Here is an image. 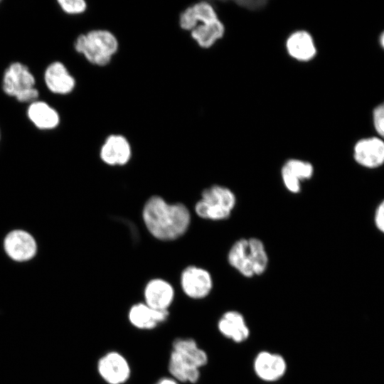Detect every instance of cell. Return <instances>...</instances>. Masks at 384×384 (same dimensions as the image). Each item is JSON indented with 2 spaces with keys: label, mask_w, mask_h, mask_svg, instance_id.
<instances>
[{
  "label": "cell",
  "mask_w": 384,
  "mask_h": 384,
  "mask_svg": "<svg viewBox=\"0 0 384 384\" xmlns=\"http://www.w3.org/2000/svg\"><path fill=\"white\" fill-rule=\"evenodd\" d=\"M155 384H181L171 377H164L159 379Z\"/></svg>",
  "instance_id": "obj_28"
},
{
  "label": "cell",
  "mask_w": 384,
  "mask_h": 384,
  "mask_svg": "<svg viewBox=\"0 0 384 384\" xmlns=\"http://www.w3.org/2000/svg\"><path fill=\"white\" fill-rule=\"evenodd\" d=\"M142 218L149 233L164 241L181 237L191 223V214L185 205L169 203L159 196H153L146 201Z\"/></svg>",
  "instance_id": "obj_1"
},
{
  "label": "cell",
  "mask_w": 384,
  "mask_h": 384,
  "mask_svg": "<svg viewBox=\"0 0 384 384\" xmlns=\"http://www.w3.org/2000/svg\"><path fill=\"white\" fill-rule=\"evenodd\" d=\"M60 9L70 15L80 14L87 9V3L84 0H58Z\"/></svg>",
  "instance_id": "obj_23"
},
{
  "label": "cell",
  "mask_w": 384,
  "mask_h": 384,
  "mask_svg": "<svg viewBox=\"0 0 384 384\" xmlns=\"http://www.w3.org/2000/svg\"><path fill=\"white\" fill-rule=\"evenodd\" d=\"M373 120L376 132L384 138V102L374 109Z\"/></svg>",
  "instance_id": "obj_25"
},
{
  "label": "cell",
  "mask_w": 384,
  "mask_h": 384,
  "mask_svg": "<svg viewBox=\"0 0 384 384\" xmlns=\"http://www.w3.org/2000/svg\"><path fill=\"white\" fill-rule=\"evenodd\" d=\"M74 48L89 63L102 67L111 62L118 50L119 43L112 32L95 29L79 35L74 43Z\"/></svg>",
  "instance_id": "obj_2"
},
{
  "label": "cell",
  "mask_w": 384,
  "mask_h": 384,
  "mask_svg": "<svg viewBox=\"0 0 384 384\" xmlns=\"http://www.w3.org/2000/svg\"><path fill=\"white\" fill-rule=\"evenodd\" d=\"M355 160L368 168H376L384 163V142L378 137L359 140L354 146Z\"/></svg>",
  "instance_id": "obj_13"
},
{
  "label": "cell",
  "mask_w": 384,
  "mask_h": 384,
  "mask_svg": "<svg viewBox=\"0 0 384 384\" xmlns=\"http://www.w3.org/2000/svg\"><path fill=\"white\" fill-rule=\"evenodd\" d=\"M27 115L29 120L39 129L50 130L57 127L60 123L58 112L48 104L35 101L30 104Z\"/></svg>",
  "instance_id": "obj_18"
},
{
  "label": "cell",
  "mask_w": 384,
  "mask_h": 384,
  "mask_svg": "<svg viewBox=\"0 0 384 384\" xmlns=\"http://www.w3.org/2000/svg\"><path fill=\"white\" fill-rule=\"evenodd\" d=\"M225 28L218 19L198 25L191 31L193 39L203 48L211 47L224 34Z\"/></svg>",
  "instance_id": "obj_21"
},
{
  "label": "cell",
  "mask_w": 384,
  "mask_h": 384,
  "mask_svg": "<svg viewBox=\"0 0 384 384\" xmlns=\"http://www.w3.org/2000/svg\"><path fill=\"white\" fill-rule=\"evenodd\" d=\"M286 45L289 54L298 60H309L316 54L313 38L306 31H300L292 34Z\"/></svg>",
  "instance_id": "obj_19"
},
{
  "label": "cell",
  "mask_w": 384,
  "mask_h": 384,
  "mask_svg": "<svg viewBox=\"0 0 384 384\" xmlns=\"http://www.w3.org/2000/svg\"><path fill=\"white\" fill-rule=\"evenodd\" d=\"M174 297L173 286L164 279H152L144 289V302L154 309L169 311Z\"/></svg>",
  "instance_id": "obj_11"
},
{
  "label": "cell",
  "mask_w": 384,
  "mask_h": 384,
  "mask_svg": "<svg viewBox=\"0 0 384 384\" xmlns=\"http://www.w3.org/2000/svg\"><path fill=\"white\" fill-rule=\"evenodd\" d=\"M313 174V166L306 161L290 159L282 169V176L287 188L293 193L300 190V182Z\"/></svg>",
  "instance_id": "obj_16"
},
{
  "label": "cell",
  "mask_w": 384,
  "mask_h": 384,
  "mask_svg": "<svg viewBox=\"0 0 384 384\" xmlns=\"http://www.w3.org/2000/svg\"><path fill=\"white\" fill-rule=\"evenodd\" d=\"M97 370L107 384H125L132 373L127 359L115 351H108L99 358Z\"/></svg>",
  "instance_id": "obj_6"
},
{
  "label": "cell",
  "mask_w": 384,
  "mask_h": 384,
  "mask_svg": "<svg viewBox=\"0 0 384 384\" xmlns=\"http://www.w3.org/2000/svg\"><path fill=\"white\" fill-rule=\"evenodd\" d=\"M170 377L180 383H197L201 377V370L191 366L178 353L171 351L168 362Z\"/></svg>",
  "instance_id": "obj_20"
},
{
  "label": "cell",
  "mask_w": 384,
  "mask_h": 384,
  "mask_svg": "<svg viewBox=\"0 0 384 384\" xmlns=\"http://www.w3.org/2000/svg\"><path fill=\"white\" fill-rule=\"evenodd\" d=\"M287 364L279 353L262 351L253 361V370L258 378L265 382H276L286 373Z\"/></svg>",
  "instance_id": "obj_8"
},
{
  "label": "cell",
  "mask_w": 384,
  "mask_h": 384,
  "mask_svg": "<svg viewBox=\"0 0 384 384\" xmlns=\"http://www.w3.org/2000/svg\"><path fill=\"white\" fill-rule=\"evenodd\" d=\"M217 327L222 336L238 343L247 341L250 334L244 316L237 311L225 312L218 321Z\"/></svg>",
  "instance_id": "obj_15"
},
{
  "label": "cell",
  "mask_w": 384,
  "mask_h": 384,
  "mask_svg": "<svg viewBox=\"0 0 384 384\" xmlns=\"http://www.w3.org/2000/svg\"><path fill=\"white\" fill-rule=\"evenodd\" d=\"M375 224L384 233V201L378 206L375 213Z\"/></svg>",
  "instance_id": "obj_26"
},
{
  "label": "cell",
  "mask_w": 384,
  "mask_h": 384,
  "mask_svg": "<svg viewBox=\"0 0 384 384\" xmlns=\"http://www.w3.org/2000/svg\"><path fill=\"white\" fill-rule=\"evenodd\" d=\"M172 351L178 353L191 366L201 370L207 365V353L199 347L197 342L191 338H177L172 343Z\"/></svg>",
  "instance_id": "obj_17"
},
{
  "label": "cell",
  "mask_w": 384,
  "mask_h": 384,
  "mask_svg": "<svg viewBox=\"0 0 384 384\" xmlns=\"http://www.w3.org/2000/svg\"><path fill=\"white\" fill-rule=\"evenodd\" d=\"M191 7L198 25L210 23L218 19L213 6L207 2H198Z\"/></svg>",
  "instance_id": "obj_22"
},
{
  "label": "cell",
  "mask_w": 384,
  "mask_h": 384,
  "mask_svg": "<svg viewBox=\"0 0 384 384\" xmlns=\"http://www.w3.org/2000/svg\"><path fill=\"white\" fill-rule=\"evenodd\" d=\"M35 85V78L28 67L19 62L10 64L3 75V91L20 102L37 101L39 92Z\"/></svg>",
  "instance_id": "obj_4"
},
{
  "label": "cell",
  "mask_w": 384,
  "mask_h": 384,
  "mask_svg": "<svg viewBox=\"0 0 384 384\" xmlns=\"http://www.w3.org/2000/svg\"><path fill=\"white\" fill-rule=\"evenodd\" d=\"M267 255L262 242L256 238L241 239L230 250V264L245 277H250L264 272Z\"/></svg>",
  "instance_id": "obj_3"
},
{
  "label": "cell",
  "mask_w": 384,
  "mask_h": 384,
  "mask_svg": "<svg viewBox=\"0 0 384 384\" xmlns=\"http://www.w3.org/2000/svg\"><path fill=\"white\" fill-rule=\"evenodd\" d=\"M235 203V198L230 190L215 185L203 191L201 200L195 206V211L204 219L223 220L230 215Z\"/></svg>",
  "instance_id": "obj_5"
},
{
  "label": "cell",
  "mask_w": 384,
  "mask_h": 384,
  "mask_svg": "<svg viewBox=\"0 0 384 384\" xmlns=\"http://www.w3.org/2000/svg\"><path fill=\"white\" fill-rule=\"evenodd\" d=\"M237 3L239 6L247 9L257 10L261 9L267 2L265 1H240Z\"/></svg>",
  "instance_id": "obj_27"
},
{
  "label": "cell",
  "mask_w": 384,
  "mask_h": 384,
  "mask_svg": "<svg viewBox=\"0 0 384 384\" xmlns=\"http://www.w3.org/2000/svg\"><path fill=\"white\" fill-rule=\"evenodd\" d=\"M380 43L381 46L384 48V31L380 35Z\"/></svg>",
  "instance_id": "obj_29"
},
{
  "label": "cell",
  "mask_w": 384,
  "mask_h": 384,
  "mask_svg": "<svg viewBox=\"0 0 384 384\" xmlns=\"http://www.w3.org/2000/svg\"><path fill=\"white\" fill-rule=\"evenodd\" d=\"M44 81L48 89L57 95H68L75 87V80L65 65L59 61L50 63L44 73Z\"/></svg>",
  "instance_id": "obj_14"
},
{
  "label": "cell",
  "mask_w": 384,
  "mask_h": 384,
  "mask_svg": "<svg viewBox=\"0 0 384 384\" xmlns=\"http://www.w3.org/2000/svg\"><path fill=\"white\" fill-rule=\"evenodd\" d=\"M100 156L107 165H125L132 156L131 145L127 138L122 135H110L100 148Z\"/></svg>",
  "instance_id": "obj_12"
},
{
  "label": "cell",
  "mask_w": 384,
  "mask_h": 384,
  "mask_svg": "<svg viewBox=\"0 0 384 384\" xmlns=\"http://www.w3.org/2000/svg\"><path fill=\"white\" fill-rule=\"evenodd\" d=\"M0 138H1V133H0Z\"/></svg>",
  "instance_id": "obj_30"
},
{
  "label": "cell",
  "mask_w": 384,
  "mask_h": 384,
  "mask_svg": "<svg viewBox=\"0 0 384 384\" xmlns=\"http://www.w3.org/2000/svg\"><path fill=\"white\" fill-rule=\"evenodd\" d=\"M4 247L6 254L17 262L31 260L35 256L37 250L33 237L21 230L10 232L4 239Z\"/></svg>",
  "instance_id": "obj_9"
},
{
  "label": "cell",
  "mask_w": 384,
  "mask_h": 384,
  "mask_svg": "<svg viewBox=\"0 0 384 384\" xmlns=\"http://www.w3.org/2000/svg\"><path fill=\"white\" fill-rule=\"evenodd\" d=\"M180 284L183 292L193 299L206 297L213 288V280L210 273L201 267L188 266L181 274Z\"/></svg>",
  "instance_id": "obj_7"
},
{
  "label": "cell",
  "mask_w": 384,
  "mask_h": 384,
  "mask_svg": "<svg viewBox=\"0 0 384 384\" xmlns=\"http://www.w3.org/2000/svg\"><path fill=\"white\" fill-rule=\"evenodd\" d=\"M178 23L182 29L190 31L198 25L191 6L182 11L179 16Z\"/></svg>",
  "instance_id": "obj_24"
},
{
  "label": "cell",
  "mask_w": 384,
  "mask_h": 384,
  "mask_svg": "<svg viewBox=\"0 0 384 384\" xmlns=\"http://www.w3.org/2000/svg\"><path fill=\"white\" fill-rule=\"evenodd\" d=\"M169 316V311L154 309L143 302L130 306L127 313L129 324L139 330H153L164 323Z\"/></svg>",
  "instance_id": "obj_10"
}]
</instances>
